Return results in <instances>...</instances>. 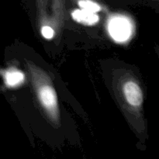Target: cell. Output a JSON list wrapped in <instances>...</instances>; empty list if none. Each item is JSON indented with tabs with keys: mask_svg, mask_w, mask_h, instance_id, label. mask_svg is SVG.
<instances>
[{
	"mask_svg": "<svg viewBox=\"0 0 159 159\" xmlns=\"http://www.w3.org/2000/svg\"><path fill=\"white\" fill-rule=\"evenodd\" d=\"M39 98L41 103L48 110H54L57 107V96L54 89L49 85L42 86L39 89Z\"/></svg>",
	"mask_w": 159,
	"mask_h": 159,
	"instance_id": "3957f363",
	"label": "cell"
},
{
	"mask_svg": "<svg viewBox=\"0 0 159 159\" xmlns=\"http://www.w3.org/2000/svg\"><path fill=\"white\" fill-rule=\"evenodd\" d=\"M72 18L76 22L82 24L92 26L94 25L99 21V16L96 14V12H90V11L85 10V9H76L71 14Z\"/></svg>",
	"mask_w": 159,
	"mask_h": 159,
	"instance_id": "277c9868",
	"label": "cell"
},
{
	"mask_svg": "<svg viewBox=\"0 0 159 159\" xmlns=\"http://www.w3.org/2000/svg\"><path fill=\"white\" fill-rule=\"evenodd\" d=\"M54 30L50 26H46L42 28V35L46 39H51L54 37Z\"/></svg>",
	"mask_w": 159,
	"mask_h": 159,
	"instance_id": "52a82bcc",
	"label": "cell"
},
{
	"mask_svg": "<svg viewBox=\"0 0 159 159\" xmlns=\"http://www.w3.org/2000/svg\"><path fill=\"white\" fill-rule=\"evenodd\" d=\"M24 80V75L22 72L16 70H12L6 73V82L9 86H16Z\"/></svg>",
	"mask_w": 159,
	"mask_h": 159,
	"instance_id": "5b68a950",
	"label": "cell"
},
{
	"mask_svg": "<svg viewBox=\"0 0 159 159\" xmlns=\"http://www.w3.org/2000/svg\"><path fill=\"white\" fill-rule=\"evenodd\" d=\"M124 94L127 102L134 107H138L143 102V95L141 88L134 82H126L124 86Z\"/></svg>",
	"mask_w": 159,
	"mask_h": 159,
	"instance_id": "7a4b0ae2",
	"label": "cell"
},
{
	"mask_svg": "<svg viewBox=\"0 0 159 159\" xmlns=\"http://www.w3.org/2000/svg\"><path fill=\"white\" fill-rule=\"evenodd\" d=\"M109 32L116 42L126 41L131 34V26L127 19L124 17H113L110 20Z\"/></svg>",
	"mask_w": 159,
	"mask_h": 159,
	"instance_id": "6da1fadb",
	"label": "cell"
},
{
	"mask_svg": "<svg viewBox=\"0 0 159 159\" xmlns=\"http://www.w3.org/2000/svg\"><path fill=\"white\" fill-rule=\"evenodd\" d=\"M79 6L81 9L93 12H97L101 10L100 6L92 0H79Z\"/></svg>",
	"mask_w": 159,
	"mask_h": 159,
	"instance_id": "8992f818",
	"label": "cell"
}]
</instances>
